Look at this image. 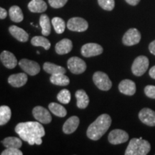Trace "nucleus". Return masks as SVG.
<instances>
[{
  "label": "nucleus",
  "mask_w": 155,
  "mask_h": 155,
  "mask_svg": "<svg viewBox=\"0 0 155 155\" xmlns=\"http://www.w3.org/2000/svg\"><path fill=\"white\" fill-rule=\"evenodd\" d=\"M40 122L28 121L19 123L15 127V131L23 141L30 145H40L42 137L45 134V129Z\"/></svg>",
  "instance_id": "nucleus-1"
},
{
  "label": "nucleus",
  "mask_w": 155,
  "mask_h": 155,
  "mask_svg": "<svg viewBox=\"0 0 155 155\" xmlns=\"http://www.w3.org/2000/svg\"><path fill=\"white\" fill-rule=\"evenodd\" d=\"M111 124V116L106 114H102L89 126L87 130V137L91 140H98L106 133Z\"/></svg>",
  "instance_id": "nucleus-2"
},
{
  "label": "nucleus",
  "mask_w": 155,
  "mask_h": 155,
  "mask_svg": "<svg viewBox=\"0 0 155 155\" xmlns=\"http://www.w3.org/2000/svg\"><path fill=\"white\" fill-rule=\"evenodd\" d=\"M151 150L148 141L142 138L131 139L125 152V155H147Z\"/></svg>",
  "instance_id": "nucleus-3"
},
{
  "label": "nucleus",
  "mask_w": 155,
  "mask_h": 155,
  "mask_svg": "<svg viewBox=\"0 0 155 155\" xmlns=\"http://www.w3.org/2000/svg\"><path fill=\"white\" fill-rule=\"evenodd\" d=\"M150 65L148 58L144 55L138 56L131 65V71L136 76H141L147 71Z\"/></svg>",
  "instance_id": "nucleus-4"
},
{
  "label": "nucleus",
  "mask_w": 155,
  "mask_h": 155,
  "mask_svg": "<svg viewBox=\"0 0 155 155\" xmlns=\"http://www.w3.org/2000/svg\"><path fill=\"white\" fill-rule=\"evenodd\" d=\"M93 81L97 88L101 91H108L110 90L112 86V82L108 78L106 73L101 72V71H97L94 74Z\"/></svg>",
  "instance_id": "nucleus-5"
},
{
  "label": "nucleus",
  "mask_w": 155,
  "mask_h": 155,
  "mask_svg": "<svg viewBox=\"0 0 155 155\" xmlns=\"http://www.w3.org/2000/svg\"><path fill=\"white\" fill-rule=\"evenodd\" d=\"M68 68L73 74H81L86 70V64L84 61L78 57H72L68 61Z\"/></svg>",
  "instance_id": "nucleus-6"
},
{
  "label": "nucleus",
  "mask_w": 155,
  "mask_h": 155,
  "mask_svg": "<svg viewBox=\"0 0 155 155\" xmlns=\"http://www.w3.org/2000/svg\"><path fill=\"white\" fill-rule=\"evenodd\" d=\"M68 30L73 32H84L88 28V22L81 17H73L70 19L67 23Z\"/></svg>",
  "instance_id": "nucleus-7"
},
{
  "label": "nucleus",
  "mask_w": 155,
  "mask_h": 155,
  "mask_svg": "<svg viewBox=\"0 0 155 155\" xmlns=\"http://www.w3.org/2000/svg\"><path fill=\"white\" fill-rule=\"evenodd\" d=\"M140 32L136 28H131L127 31L122 39L124 45L127 46H132L138 44L141 40Z\"/></svg>",
  "instance_id": "nucleus-8"
},
{
  "label": "nucleus",
  "mask_w": 155,
  "mask_h": 155,
  "mask_svg": "<svg viewBox=\"0 0 155 155\" xmlns=\"http://www.w3.org/2000/svg\"><path fill=\"white\" fill-rule=\"evenodd\" d=\"M32 115L37 121L44 124H48L52 121V116L50 112L42 106H35L32 110Z\"/></svg>",
  "instance_id": "nucleus-9"
},
{
  "label": "nucleus",
  "mask_w": 155,
  "mask_h": 155,
  "mask_svg": "<svg viewBox=\"0 0 155 155\" xmlns=\"http://www.w3.org/2000/svg\"><path fill=\"white\" fill-rule=\"evenodd\" d=\"M19 65L25 73L30 75H36L40 71V65L36 62L28 59H22L19 62Z\"/></svg>",
  "instance_id": "nucleus-10"
},
{
  "label": "nucleus",
  "mask_w": 155,
  "mask_h": 155,
  "mask_svg": "<svg viewBox=\"0 0 155 155\" xmlns=\"http://www.w3.org/2000/svg\"><path fill=\"white\" fill-rule=\"evenodd\" d=\"M108 139L111 144H120L127 142L129 139V134L121 129H114L108 134Z\"/></svg>",
  "instance_id": "nucleus-11"
},
{
  "label": "nucleus",
  "mask_w": 155,
  "mask_h": 155,
  "mask_svg": "<svg viewBox=\"0 0 155 155\" xmlns=\"http://www.w3.org/2000/svg\"><path fill=\"white\" fill-rule=\"evenodd\" d=\"M104 49L100 45L96 43H87L81 48V54L86 58H91L99 55L103 53Z\"/></svg>",
  "instance_id": "nucleus-12"
},
{
  "label": "nucleus",
  "mask_w": 155,
  "mask_h": 155,
  "mask_svg": "<svg viewBox=\"0 0 155 155\" xmlns=\"http://www.w3.org/2000/svg\"><path fill=\"white\" fill-rule=\"evenodd\" d=\"M139 118L143 124L150 127H155V111L149 108L141 109L139 113Z\"/></svg>",
  "instance_id": "nucleus-13"
},
{
  "label": "nucleus",
  "mask_w": 155,
  "mask_h": 155,
  "mask_svg": "<svg viewBox=\"0 0 155 155\" xmlns=\"http://www.w3.org/2000/svg\"><path fill=\"white\" fill-rule=\"evenodd\" d=\"M119 90L121 94L127 96H133L136 93L135 83L129 79H125L121 81L119 85Z\"/></svg>",
  "instance_id": "nucleus-14"
},
{
  "label": "nucleus",
  "mask_w": 155,
  "mask_h": 155,
  "mask_svg": "<svg viewBox=\"0 0 155 155\" xmlns=\"http://www.w3.org/2000/svg\"><path fill=\"white\" fill-rule=\"evenodd\" d=\"M2 63L6 68L9 69H13L17 66V58H15V55L10 52L5 50L0 55Z\"/></svg>",
  "instance_id": "nucleus-15"
},
{
  "label": "nucleus",
  "mask_w": 155,
  "mask_h": 155,
  "mask_svg": "<svg viewBox=\"0 0 155 155\" xmlns=\"http://www.w3.org/2000/svg\"><path fill=\"white\" fill-rule=\"evenodd\" d=\"M27 81H28V76L26 73H24L11 75L8 78V83L15 88H20L25 86Z\"/></svg>",
  "instance_id": "nucleus-16"
},
{
  "label": "nucleus",
  "mask_w": 155,
  "mask_h": 155,
  "mask_svg": "<svg viewBox=\"0 0 155 155\" xmlns=\"http://www.w3.org/2000/svg\"><path fill=\"white\" fill-rule=\"evenodd\" d=\"M79 123H80V120L78 116H71L63 124V132L66 134H71L73 133L78 127Z\"/></svg>",
  "instance_id": "nucleus-17"
},
{
  "label": "nucleus",
  "mask_w": 155,
  "mask_h": 155,
  "mask_svg": "<svg viewBox=\"0 0 155 155\" xmlns=\"http://www.w3.org/2000/svg\"><path fill=\"white\" fill-rule=\"evenodd\" d=\"M73 43L69 39H63L55 45V52L58 55H65L72 50Z\"/></svg>",
  "instance_id": "nucleus-18"
},
{
  "label": "nucleus",
  "mask_w": 155,
  "mask_h": 155,
  "mask_svg": "<svg viewBox=\"0 0 155 155\" xmlns=\"http://www.w3.org/2000/svg\"><path fill=\"white\" fill-rule=\"evenodd\" d=\"M9 31L12 35L19 42H26L28 40L29 35L27 33L26 31L19 28V27L15 26V25H12L11 27H9Z\"/></svg>",
  "instance_id": "nucleus-19"
},
{
  "label": "nucleus",
  "mask_w": 155,
  "mask_h": 155,
  "mask_svg": "<svg viewBox=\"0 0 155 155\" xmlns=\"http://www.w3.org/2000/svg\"><path fill=\"white\" fill-rule=\"evenodd\" d=\"M29 10L33 13H42L48 8L47 4L43 0H32L28 4Z\"/></svg>",
  "instance_id": "nucleus-20"
},
{
  "label": "nucleus",
  "mask_w": 155,
  "mask_h": 155,
  "mask_svg": "<svg viewBox=\"0 0 155 155\" xmlns=\"http://www.w3.org/2000/svg\"><path fill=\"white\" fill-rule=\"evenodd\" d=\"M43 70L46 73H49L50 75H56V74H65L66 71L63 67L60 66V65H55V64L46 62L43 65Z\"/></svg>",
  "instance_id": "nucleus-21"
},
{
  "label": "nucleus",
  "mask_w": 155,
  "mask_h": 155,
  "mask_svg": "<svg viewBox=\"0 0 155 155\" xmlns=\"http://www.w3.org/2000/svg\"><path fill=\"white\" fill-rule=\"evenodd\" d=\"M75 97L77 99V106L81 109L86 108L89 104V98L86 91L83 90H78L75 92Z\"/></svg>",
  "instance_id": "nucleus-22"
},
{
  "label": "nucleus",
  "mask_w": 155,
  "mask_h": 155,
  "mask_svg": "<svg viewBox=\"0 0 155 155\" xmlns=\"http://www.w3.org/2000/svg\"><path fill=\"white\" fill-rule=\"evenodd\" d=\"M9 15L11 20L15 22H21L24 19L22 9L18 6H12L9 10Z\"/></svg>",
  "instance_id": "nucleus-23"
},
{
  "label": "nucleus",
  "mask_w": 155,
  "mask_h": 155,
  "mask_svg": "<svg viewBox=\"0 0 155 155\" xmlns=\"http://www.w3.org/2000/svg\"><path fill=\"white\" fill-rule=\"evenodd\" d=\"M40 25L42 28L43 36H48L51 32V25L49 17L47 15H42L40 17Z\"/></svg>",
  "instance_id": "nucleus-24"
},
{
  "label": "nucleus",
  "mask_w": 155,
  "mask_h": 155,
  "mask_svg": "<svg viewBox=\"0 0 155 155\" xmlns=\"http://www.w3.org/2000/svg\"><path fill=\"white\" fill-rule=\"evenodd\" d=\"M50 81L53 84L61 86H68L70 83L69 78L65 74L52 75L50 78Z\"/></svg>",
  "instance_id": "nucleus-25"
},
{
  "label": "nucleus",
  "mask_w": 155,
  "mask_h": 155,
  "mask_svg": "<svg viewBox=\"0 0 155 155\" xmlns=\"http://www.w3.org/2000/svg\"><path fill=\"white\" fill-rule=\"evenodd\" d=\"M31 43L35 47H42L45 50H48L50 48L51 44L47 38L42 36H35L31 40Z\"/></svg>",
  "instance_id": "nucleus-26"
},
{
  "label": "nucleus",
  "mask_w": 155,
  "mask_h": 155,
  "mask_svg": "<svg viewBox=\"0 0 155 155\" xmlns=\"http://www.w3.org/2000/svg\"><path fill=\"white\" fill-rule=\"evenodd\" d=\"M50 111L53 113L54 115L58 117H65L67 115V111L64 106L58 104L57 103L53 102L50 103L48 106Z\"/></svg>",
  "instance_id": "nucleus-27"
},
{
  "label": "nucleus",
  "mask_w": 155,
  "mask_h": 155,
  "mask_svg": "<svg viewBox=\"0 0 155 155\" xmlns=\"http://www.w3.org/2000/svg\"><path fill=\"white\" fill-rule=\"evenodd\" d=\"M11 116V109L9 106H2L0 107V125H5L10 120Z\"/></svg>",
  "instance_id": "nucleus-28"
},
{
  "label": "nucleus",
  "mask_w": 155,
  "mask_h": 155,
  "mask_svg": "<svg viewBox=\"0 0 155 155\" xmlns=\"http://www.w3.org/2000/svg\"><path fill=\"white\" fill-rule=\"evenodd\" d=\"M2 143L3 145L6 147V148L13 147V148L19 149L22 145V141L20 140V139L13 137H7V138H5L2 141Z\"/></svg>",
  "instance_id": "nucleus-29"
},
{
  "label": "nucleus",
  "mask_w": 155,
  "mask_h": 155,
  "mask_svg": "<svg viewBox=\"0 0 155 155\" xmlns=\"http://www.w3.org/2000/svg\"><path fill=\"white\" fill-rule=\"evenodd\" d=\"M52 25H53L54 30L58 34H62L65 31V22L61 17H54L52 19Z\"/></svg>",
  "instance_id": "nucleus-30"
},
{
  "label": "nucleus",
  "mask_w": 155,
  "mask_h": 155,
  "mask_svg": "<svg viewBox=\"0 0 155 155\" xmlns=\"http://www.w3.org/2000/svg\"><path fill=\"white\" fill-rule=\"evenodd\" d=\"M71 92L67 89H63L57 95V99L58 100V101L63 104H68L71 101Z\"/></svg>",
  "instance_id": "nucleus-31"
},
{
  "label": "nucleus",
  "mask_w": 155,
  "mask_h": 155,
  "mask_svg": "<svg viewBox=\"0 0 155 155\" xmlns=\"http://www.w3.org/2000/svg\"><path fill=\"white\" fill-rule=\"evenodd\" d=\"M98 3L102 9L106 11L113 10L115 7L114 0H98Z\"/></svg>",
  "instance_id": "nucleus-32"
},
{
  "label": "nucleus",
  "mask_w": 155,
  "mask_h": 155,
  "mask_svg": "<svg viewBox=\"0 0 155 155\" xmlns=\"http://www.w3.org/2000/svg\"><path fill=\"white\" fill-rule=\"evenodd\" d=\"M2 155H22L23 153L21 152L19 149L8 147L1 153Z\"/></svg>",
  "instance_id": "nucleus-33"
},
{
  "label": "nucleus",
  "mask_w": 155,
  "mask_h": 155,
  "mask_svg": "<svg viewBox=\"0 0 155 155\" xmlns=\"http://www.w3.org/2000/svg\"><path fill=\"white\" fill-rule=\"evenodd\" d=\"M68 0H48L49 5L53 8L58 9L64 7L67 3Z\"/></svg>",
  "instance_id": "nucleus-34"
},
{
  "label": "nucleus",
  "mask_w": 155,
  "mask_h": 155,
  "mask_svg": "<svg viewBox=\"0 0 155 155\" xmlns=\"http://www.w3.org/2000/svg\"><path fill=\"white\" fill-rule=\"evenodd\" d=\"M144 94L149 98L155 99V86H147L144 88Z\"/></svg>",
  "instance_id": "nucleus-35"
},
{
  "label": "nucleus",
  "mask_w": 155,
  "mask_h": 155,
  "mask_svg": "<svg viewBox=\"0 0 155 155\" xmlns=\"http://www.w3.org/2000/svg\"><path fill=\"white\" fill-rule=\"evenodd\" d=\"M7 16V12L6 10L5 9L2 8V7H1L0 8V19H5L6 17Z\"/></svg>",
  "instance_id": "nucleus-36"
},
{
  "label": "nucleus",
  "mask_w": 155,
  "mask_h": 155,
  "mask_svg": "<svg viewBox=\"0 0 155 155\" xmlns=\"http://www.w3.org/2000/svg\"><path fill=\"white\" fill-rule=\"evenodd\" d=\"M149 50H150V52L152 55H155V40L152 41L149 45Z\"/></svg>",
  "instance_id": "nucleus-37"
},
{
  "label": "nucleus",
  "mask_w": 155,
  "mask_h": 155,
  "mask_svg": "<svg viewBox=\"0 0 155 155\" xmlns=\"http://www.w3.org/2000/svg\"><path fill=\"white\" fill-rule=\"evenodd\" d=\"M125 1L127 2L129 5H132V6H136L138 5L141 0H125Z\"/></svg>",
  "instance_id": "nucleus-38"
},
{
  "label": "nucleus",
  "mask_w": 155,
  "mask_h": 155,
  "mask_svg": "<svg viewBox=\"0 0 155 155\" xmlns=\"http://www.w3.org/2000/svg\"><path fill=\"white\" fill-rule=\"evenodd\" d=\"M149 74H150V77L153 79H155V65L153 66L152 68L150 70V72H149Z\"/></svg>",
  "instance_id": "nucleus-39"
}]
</instances>
